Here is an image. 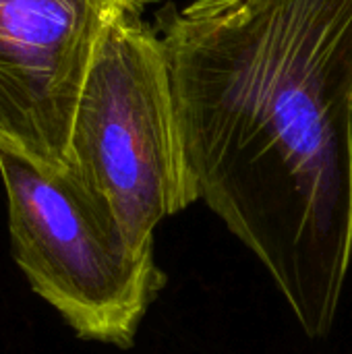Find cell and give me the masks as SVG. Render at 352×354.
<instances>
[{
  "label": "cell",
  "mask_w": 352,
  "mask_h": 354,
  "mask_svg": "<svg viewBox=\"0 0 352 354\" xmlns=\"http://www.w3.org/2000/svg\"><path fill=\"white\" fill-rule=\"evenodd\" d=\"M149 0H0V151L58 172L91 64Z\"/></svg>",
  "instance_id": "cell-4"
},
{
  "label": "cell",
  "mask_w": 352,
  "mask_h": 354,
  "mask_svg": "<svg viewBox=\"0 0 352 354\" xmlns=\"http://www.w3.org/2000/svg\"><path fill=\"white\" fill-rule=\"evenodd\" d=\"M66 172L141 255L154 253L162 220L199 201L166 50L143 17L114 25L91 64L73 120Z\"/></svg>",
  "instance_id": "cell-2"
},
{
  "label": "cell",
  "mask_w": 352,
  "mask_h": 354,
  "mask_svg": "<svg viewBox=\"0 0 352 354\" xmlns=\"http://www.w3.org/2000/svg\"><path fill=\"white\" fill-rule=\"evenodd\" d=\"M203 201L309 338L352 261V0H193L156 12Z\"/></svg>",
  "instance_id": "cell-1"
},
{
  "label": "cell",
  "mask_w": 352,
  "mask_h": 354,
  "mask_svg": "<svg viewBox=\"0 0 352 354\" xmlns=\"http://www.w3.org/2000/svg\"><path fill=\"white\" fill-rule=\"evenodd\" d=\"M0 178L12 259L33 295L81 340L131 348L166 284L154 253H135L66 168L0 151Z\"/></svg>",
  "instance_id": "cell-3"
}]
</instances>
